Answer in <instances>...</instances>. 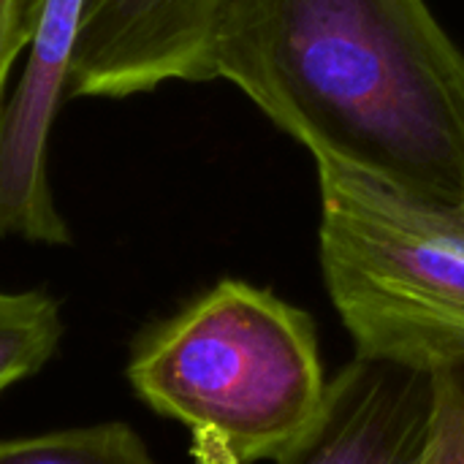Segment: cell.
<instances>
[{"mask_svg":"<svg viewBox=\"0 0 464 464\" xmlns=\"http://www.w3.org/2000/svg\"><path fill=\"white\" fill-rule=\"evenodd\" d=\"M207 71L315 163L464 212V52L427 0H223Z\"/></svg>","mask_w":464,"mask_h":464,"instance_id":"cell-1","label":"cell"},{"mask_svg":"<svg viewBox=\"0 0 464 464\" xmlns=\"http://www.w3.org/2000/svg\"><path fill=\"white\" fill-rule=\"evenodd\" d=\"M125 372L150 411L188 430L196 464L277 462L329 392L315 321L245 280L144 329Z\"/></svg>","mask_w":464,"mask_h":464,"instance_id":"cell-2","label":"cell"},{"mask_svg":"<svg viewBox=\"0 0 464 464\" xmlns=\"http://www.w3.org/2000/svg\"><path fill=\"white\" fill-rule=\"evenodd\" d=\"M321 266L356 356L464 359V212L318 163Z\"/></svg>","mask_w":464,"mask_h":464,"instance_id":"cell-3","label":"cell"},{"mask_svg":"<svg viewBox=\"0 0 464 464\" xmlns=\"http://www.w3.org/2000/svg\"><path fill=\"white\" fill-rule=\"evenodd\" d=\"M223 0H82L71 95L125 98L163 82H209Z\"/></svg>","mask_w":464,"mask_h":464,"instance_id":"cell-4","label":"cell"},{"mask_svg":"<svg viewBox=\"0 0 464 464\" xmlns=\"http://www.w3.org/2000/svg\"><path fill=\"white\" fill-rule=\"evenodd\" d=\"M82 0H41L19 84L0 103V237L68 245L46 179V141L68 90Z\"/></svg>","mask_w":464,"mask_h":464,"instance_id":"cell-5","label":"cell"},{"mask_svg":"<svg viewBox=\"0 0 464 464\" xmlns=\"http://www.w3.org/2000/svg\"><path fill=\"white\" fill-rule=\"evenodd\" d=\"M435 421V372L356 356L315 424L275 464H421Z\"/></svg>","mask_w":464,"mask_h":464,"instance_id":"cell-6","label":"cell"},{"mask_svg":"<svg viewBox=\"0 0 464 464\" xmlns=\"http://www.w3.org/2000/svg\"><path fill=\"white\" fill-rule=\"evenodd\" d=\"M63 332L60 302L46 291H0V394L41 372Z\"/></svg>","mask_w":464,"mask_h":464,"instance_id":"cell-7","label":"cell"},{"mask_svg":"<svg viewBox=\"0 0 464 464\" xmlns=\"http://www.w3.org/2000/svg\"><path fill=\"white\" fill-rule=\"evenodd\" d=\"M0 464H158L125 421L0 440Z\"/></svg>","mask_w":464,"mask_h":464,"instance_id":"cell-8","label":"cell"},{"mask_svg":"<svg viewBox=\"0 0 464 464\" xmlns=\"http://www.w3.org/2000/svg\"><path fill=\"white\" fill-rule=\"evenodd\" d=\"M435 421L421 464H464V359L435 370Z\"/></svg>","mask_w":464,"mask_h":464,"instance_id":"cell-9","label":"cell"},{"mask_svg":"<svg viewBox=\"0 0 464 464\" xmlns=\"http://www.w3.org/2000/svg\"><path fill=\"white\" fill-rule=\"evenodd\" d=\"M41 0H0V103L11 65L22 49H27Z\"/></svg>","mask_w":464,"mask_h":464,"instance_id":"cell-10","label":"cell"}]
</instances>
